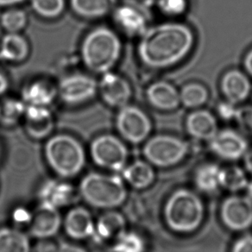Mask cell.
Here are the masks:
<instances>
[{
    "mask_svg": "<svg viewBox=\"0 0 252 252\" xmlns=\"http://www.w3.org/2000/svg\"><path fill=\"white\" fill-rule=\"evenodd\" d=\"M209 147L214 154L227 161H237L248 151V142L242 135L232 130L218 131L211 140Z\"/></svg>",
    "mask_w": 252,
    "mask_h": 252,
    "instance_id": "8fae6325",
    "label": "cell"
},
{
    "mask_svg": "<svg viewBox=\"0 0 252 252\" xmlns=\"http://www.w3.org/2000/svg\"><path fill=\"white\" fill-rule=\"evenodd\" d=\"M247 193H248V197L252 200V182H249L248 186H247Z\"/></svg>",
    "mask_w": 252,
    "mask_h": 252,
    "instance_id": "7bdbcfd3",
    "label": "cell"
},
{
    "mask_svg": "<svg viewBox=\"0 0 252 252\" xmlns=\"http://www.w3.org/2000/svg\"><path fill=\"white\" fill-rule=\"evenodd\" d=\"M147 98L151 105L162 111L174 110L181 104L180 93L164 81L151 85L148 88Z\"/></svg>",
    "mask_w": 252,
    "mask_h": 252,
    "instance_id": "ffe728a7",
    "label": "cell"
},
{
    "mask_svg": "<svg viewBox=\"0 0 252 252\" xmlns=\"http://www.w3.org/2000/svg\"><path fill=\"white\" fill-rule=\"evenodd\" d=\"M221 188L230 192H238L246 189L249 182L245 172L238 166L222 168L220 177Z\"/></svg>",
    "mask_w": 252,
    "mask_h": 252,
    "instance_id": "83f0119b",
    "label": "cell"
},
{
    "mask_svg": "<svg viewBox=\"0 0 252 252\" xmlns=\"http://www.w3.org/2000/svg\"><path fill=\"white\" fill-rule=\"evenodd\" d=\"M244 64H245V69L248 72V74H251L252 76V49L247 54V56H245Z\"/></svg>",
    "mask_w": 252,
    "mask_h": 252,
    "instance_id": "f35d334b",
    "label": "cell"
},
{
    "mask_svg": "<svg viewBox=\"0 0 252 252\" xmlns=\"http://www.w3.org/2000/svg\"><path fill=\"white\" fill-rule=\"evenodd\" d=\"M204 217L205 207L202 200L189 189L176 190L165 205V221L175 232L191 233L196 231Z\"/></svg>",
    "mask_w": 252,
    "mask_h": 252,
    "instance_id": "7a4b0ae2",
    "label": "cell"
},
{
    "mask_svg": "<svg viewBox=\"0 0 252 252\" xmlns=\"http://www.w3.org/2000/svg\"><path fill=\"white\" fill-rule=\"evenodd\" d=\"M115 4L116 0H71L74 12L87 18L104 17L114 9Z\"/></svg>",
    "mask_w": 252,
    "mask_h": 252,
    "instance_id": "484cf974",
    "label": "cell"
},
{
    "mask_svg": "<svg viewBox=\"0 0 252 252\" xmlns=\"http://www.w3.org/2000/svg\"><path fill=\"white\" fill-rule=\"evenodd\" d=\"M25 129L35 139L48 137L54 128L51 112L45 106L27 105L25 113Z\"/></svg>",
    "mask_w": 252,
    "mask_h": 252,
    "instance_id": "5bb4252c",
    "label": "cell"
},
{
    "mask_svg": "<svg viewBox=\"0 0 252 252\" xmlns=\"http://www.w3.org/2000/svg\"><path fill=\"white\" fill-rule=\"evenodd\" d=\"M81 194L93 207L110 209L124 203L127 190L119 176L91 173L81 182Z\"/></svg>",
    "mask_w": 252,
    "mask_h": 252,
    "instance_id": "277c9868",
    "label": "cell"
},
{
    "mask_svg": "<svg viewBox=\"0 0 252 252\" xmlns=\"http://www.w3.org/2000/svg\"><path fill=\"white\" fill-rule=\"evenodd\" d=\"M32 252H59L58 245L53 242L42 238L41 241L37 242L32 250Z\"/></svg>",
    "mask_w": 252,
    "mask_h": 252,
    "instance_id": "8d00e7d4",
    "label": "cell"
},
{
    "mask_svg": "<svg viewBox=\"0 0 252 252\" xmlns=\"http://www.w3.org/2000/svg\"><path fill=\"white\" fill-rule=\"evenodd\" d=\"M58 248L59 252H88L81 246L66 242H61L58 245Z\"/></svg>",
    "mask_w": 252,
    "mask_h": 252,
    "instance_id": "74e56055",
    "label": "cell"
},
{
    "mask_svg": "<svg viewBox=\"0 0 252 252\" xmlns=\"http://www.w3.org/2000/svg\"><path fill=\"white\" fill-rule=\"evenodd\" d=\"M0 22L3 28L9 33H18L26 25L27 17L22 10L11 9L1 16Z\"/></svg>",
    "mask_w": 252,
    "mask_h": 252,
    "instance_id": "d6a6232c",
    "label": "cell"
},
{
    "mask_svg": "<svg viewBox=\"0 0 252 252\" xmlns=\"http://www.w3.org/2000/svg\"><path fill=\"white\" fill-rule=\"evenodd\" d=\"M234 117L237 118L243 128L252 134V106L238 109L235 112Z\"/></svg>",
    "mask_w": 252,
    "mask_h": 252,
    "instance_id": "e575fe53",
    "label": "cell"
},
{
    "mask_svg": "<svg viewBox=\"0 0 252 252\" xmlns=\"http://www.w3.org/2000/svg\"><path fill=\"white\" fill-rule=\"evenodd\" d=\"M8 88V81L4 74L0 73V95L4 94Z\"/></svg>",
    "mask_w": 252,
    "mask_h": 252,
    "instance_id": "60d3db41",
    "label": "cell"
},
{
    "mask_svg": "<svg viewBox=\"0 0 252 252\" xmlns=\"http://www.w3.org/2000/svg\"><path fill=\"white\" fill-rule=\"evenodd\" d=\"M45 156L56 174L67 178L78 175L85 165L84 149L74 137L57 135L46 144Z\"/></svg>",
    "mask_w": 252,
    "mask_h": 252,
    "instance_id": "5b68a950",
    "label": "cell"
},
{
    "mask_svg": "<svg viewBox=\"0 0 252 252\" xmlns=\"http://www.w3.org/2000/svg\"><path fill=\"white\" fill-rule=\"evenodd\" d=\"M124 178L131 187L144 189L150 187L155 180V172L149 162L136 161L123 169Z\"/></svg>",
    "mask_w": 252,
    "mask_h": 252,
    "instance_id": "44dd1931",
    "label": "cell"
},
{
    "mask_svg": "<svg viewBox=\"0 0 252 252\" xmlns=\"http://www.w3.org/2000/svg\"><path fill=\"white\" fill-rule=\"evenodd\" d=\"M114 252H145V242L135 231H126L112 246Z\"/></svg>",
    "mask_w": 252,
    "mask_h": 252,
    "instance_id": "4dcf8cb0",
    "label": "cell"
},
{
    "mask_svg": "<svg viewBox=\"0 0 252 252\" xmlns=\"http://www.w3.org/2000/svg\"><path fill=\"white\" fill-rule=\"evenodd\" d=\"M42 202L56 207L68 205L74 200V189L66 183L49 182L43 186L41 191Z\"/></svg>",
    "mask_w": 252,
    "mask_h": 252,
    "instance_id": "cb8c5ba5",
    "label": "cell"
},
{
    "mask_svg": "<svg viewBox=\"0 0 252 252\" xmlns=\"http://www.w3.org/2000/svg\"><path fill=\"white\" fill-rule=\"evenodd\" d=\"M27 105L15 98H6L0 102V123L4 126H13L25 116Z\"/></svg>",
    "mask_w": 252,
    "mask_h": 252,
    "instance_id": "f1b7e54d",
    "label": "cell"
},
{
    "mask_svg": "<svg viewBox=\"0 0 252 252\" xmlns=\"http://www.w3.org/2000/svg\"><path fill=\"white\" fill-rule=\"evenodd\" d=\"M244 158H245V168L252 175V151L247 152Z\"/></svg>",
    "mask_w": 252,
    "mask_h": 252,
    "instance_id": "ab89813d",
    "label": "cell"
},
{
    "mask_svg": "<svg viewBox=\"0 0 252 252\" xmlns=\"http://www.w3.org/2000/svg\"><path fill=\"white\" fill-rule=\"evenodd\" d=\"M62 224L58 207L42 202L32 215L30 232L35 238H49L57 233Z\"/></svg>",
    "mask_w": 252,
    "mask_h": 252,
    "instance_id": "7c38bea8",
    "label": "cell"
},
{
    "mask_svg": "<svg viewBox=\"0 0 252 252\" xmlns=\"http://www.w3.org/2000/svg\"><path fill=\"white\" fill-rule=\"evenodd\" d=\"M208 98V93L202 85L192 83L185 86L180 92V100L188 108H197L204 105Z\"/></svg>",
    "mask_w": 252,
    "mask_h": 252,
    "instance_id": "f546056e",
    "label": "cell"
},
{
    "mask_svg": "<svg viewBox=\"0 0 252 252\" xmlns=\"http://www.w3.org/2000/svg\"><path fill=\"white\" fill-rule=\"evenodd\" d=\"M193 44V32L180 23H168L146 30L138 44L141 61L152 68L175 65L188 56Z\"/></svg>",
    "mask_w": 252,
    "mask_h": 252,
    "instance_id": "6da1fadb",
    "label": "cell"
},
{
    "mask_svg": "<svg viewBox=\"0 0 252 252\" xmlns=\"http://www.w3.org/2000/svg\"><path fill=\"white\" fill-rule=\"evenodd\" d=\"M114 21L126 35H143L147 30V20L144 11L129 4L116 9Z\"/></svg>",
    "mask_w": 252,
    "mask_h": 252,
    "instance_id": "9a60e30c",
    "label": "cell"
},
{
    "mask_svg": "<svg viewBox=\"0 0 252 252\" xmlns=\"http://www.w3.org/2000/svg\"><path fill=\"white\" fill-rule=\"evenodd\" d=\"M91 156L95 163L102 168L121 171L127 162L128 150L119 138L103 135L92 143Z\"/></svg>",
    "mask_w": 252,
    "mask_h": 252,
    "instance_id": "52a82bcc",
    "label": "cell"
},
{
    "mask_svg": "<svg viewBox=\"0 0 252 252\" xmlns=\"http://www.w3.org/2000/svg\"><path fill=\"white\" fill-rule=\"evenodd\" d=\"M29 54L28 42L18 33L4 35L0 45V57L13 63H20Z\"/></svg>",
    "mask_w": 252,
    "mask_h": 252,
    "instance_id": "603a6c76",
    "label": "cell"
},
{
    "mask_svg": "<svg viewBox=\"0 0 252 252\" xmlns=\"http://www.w3.org/2000/svg\"><path fill=\"white\" fill-rule=\"evenodd\" d=\"M99 92L104 101L112 107H119L127 105L131 96V89L127 81L118 74L110 71L103 74L98 85Z\"/></svg>",
    "mask_w": 252,
    "mask_h": 252,
    "instance_id": "4fadbf2b",
    "label": "cell"
},
{
    "mask_svg": "<svg viewBox=\"0 0 252 252\" xmlns=\"http://www.w3.org/2000/svg\"><path fill=\"white\" fill-rule=\"evenodd\" d=\"M231 252H252V235H245L235 242Z\"/></svg>",
    "mask_w": 252,
    "mask_h": 252,
    "instance_id": "d590c367",
    "label": "cell"
},
{
    "mask_svg": "<svg viewBox=\"0 0 252 252\" xmlns=\"http://www.w3.org/2000/svg\"><path fill=\"white\" fill-rule=\"evenodd\" d=\"M221 220L231 231H242L252 225V201L248 196L231 195L223 201Z\"/></svg>",
    "mask_w": 252,
    "mask_h": 252,
    "instance_id": "9c48e42d",
    "label": "cell"
},
{
    "mask_svg": "<svg viewBox=\"0 0 252 252\" xmlns=\"http://www.w3.org/2000/svg\"><path fill=\"white\" fill-rule=\"evenodd\" d=\"M24 0H0V6H8V5H14L23 2Z\"/></svg>",
    "mask_w": 252,
    "mask_h": 252,
    "instance_id": "b9f144b4",
    "label": "cell"
},
{
    "mask_svg": "<svg viewBox=\"0 0 252 252\" xmlns=\"http://www.w3.org/2000/svg\"><path fill=\"white\" fill-rule=\"evenodd\" d=\"M126 231V222L123 215L108 212L98 219L95 225L94 236L102 243H110L112 246Z\"/></svg>",
    "mask_w": 252,
    "mask_h": 252,
    "instance_id": "ac0fdd59",
    "label": "cell"
},
{
    "mask_svg": "<svg viewBox=\"0 0 252 252\" xmlns=\"http://www.w3.org/2000/svg\"><path fill=\"white\" fill-rule=\"evenodd\" d=\"M65 231L70 238L84 239L94 235L95 224L91 214L83 207L74 208L64 222Z\"/></svg>",
    "mask_w": 252,
    "mask_h": 252,
    "instance_id": "e0dca14e",
    "label": "cell"
},
{
    "mask_svg": "<svg viewBox=\"0 0 252 252\" xmlns=\"http://www.w3.org/2000/svg\"><path fill=\"white\" fill-rule=\"evenodd\" d=\"M161 12L168 16H179L187 9V0H158Z\"/></svg>",
    "mask_w": 252,
    "mask_h": 252,
    "instance_id": "836d02e7",
    "label": "cell"
},
{
    "mask_svg": "<svg viewBox=\"0 0 252 252\" xmlns=\"http://www.w3.org/2000/svg\"><path fill=\"white\" fill-rule=\"evenodd\" d=\"M222 168L216 163H206L198 168L194 182L197 189L206 193H214L221 188L220 177Z\"/></svg>",
    "mask_w": 252,
    "mask_h": 252,
    "instance_id": "d4e9b609",
    "label": "cell"
},
{
    "mask_svg": "<svg viewBox=\"0 0 252 252\" xmlns=\"http://www.w3.org/2000/svg\"><path fill=\"white\" fill-rule=\"evenodd\" d=\"M189 144L178 137L159 135L148 141L144 155L151 164L167 168L177 164L185 158Z\"/></svg>",
    "mask_w": 252,
    "mask_h": 252,
    "instance_id": "8992f818",
    "label": "cell"
},
{
    "mask_svg": "<svg viewBox=\"0 0 252 252\" xmlns=\"http://www.w3.org/2000/svg\"><path fill=\"white\" fill-rule=\"evenodd\" d=\"M117 128L126 140L131 144H140L151 133V122L141 109L126 105L118 113Z\"/></svg>",
    "mask_w": 252,
    "mask_h": 252,
    "instance_id": "ba28073f",
    "label": "cell"
},
{
    "mask_svg": "<svg viewBox=\"0 0 252 252\" xmlns=\"http://www.w3.org/2000/svg\"><path fill=\"white\" fill-rule=\"evenodd\" d=\"M32 7L43 18H54L63 13L65 0H32Z\"/></svg>",
    "mask_w": 252,
    "mask_h": 252,
    "instance_id": "1f68e13d",
    "label": "cell"
},
{
    "mask_svg": "<svg viewBox=\"0 0 252 252\" xmlns=\"http://www.w3.org/2000/svg\"><path fill=\"white\" fill-rule=\"evenodd\" d=\"M0 252H32L28 236L13 228L0 229Z\"/></svg>",
    "mask_w": 252,
    "mask_h": 252,
    "instance_id": "4316f807",
    "label": "cell"
},
{
    "mask_svg": "<svg viewBox=\"0 0 252 252\" xmlns=\"http://www.w3.org/2000/svg\"><path fill=\"white\" fill-rule=\"evenodd\" d=\"M119 36L110 29L101 27L90 32L81 46L85 65L98 74H105L114 67L121 55Z\"/></svg>",
    "mask_w": 252,
    "mask_h": 252,
    "instance_id": "3957f363",
    "label": "cell"
},
{
    "mask_svg": "<svg viewBox=\"0 0 252 252\" xmlns=\"http://www.w3.org/2000/svg\"><path fill=\"white\" fill-rule=\"evenodd\" d=\"M97 89L98 84L93 78L85 74H73L62 80L58 92L63 101L77 105L94 98Z\"/></svg>",
    "mask_w": 252,
    "mask_h": 252,
    "instance_id": "30bf717a",
    "label": "cell"
},
{
    "mask_svg": "<svg viewBox=\"0 0 252 252\" xmlns=\"http://www.w3.org/2000/svg\"><path fill=\"white\" fill-rule=\"evenodd\" d=\"M187 130L192 137L200 140H211L217 134V120L211 112L195 111L192 112L186 122Z\"/></svg>",
    "mask_w": 252,
    "mask_h": 252,
    "instance_id": "d6986e66",
    "label": "cell"
},
{
    "mask_svg": "<svg viewBox=\"0 0 252 252\" xmlns=\"http://www.w3.org/2000/svg\"><path fill=\"white\" fill-rule=\"evenodd\" d=\"M56 94V89L49 82L35 81L24 89L23 101L27 105L47 107L55 99Z\"/></svg>",
    "mask_w": 252,
    "mask_h": 252,
    "instance_id": "7402d4cb",
    "label": "cell"
},
{
    "mask_svg": "<svg viewBox=\"0 0 252 252\" xmlns=\"http://www.w3.org/2000/svg\"><path fill=\"white\" fill-rule=\"evenodd\" d=\"M221 89L228 101L238 104L248 98L252 85L245 74L240 71L231 70L222 78Z\"/></svg>",
    "mask_w": 252,
    "mask_h": 252,
    "instance_id": "2e32d148",
    "label": "cell"
}]
</instances>
